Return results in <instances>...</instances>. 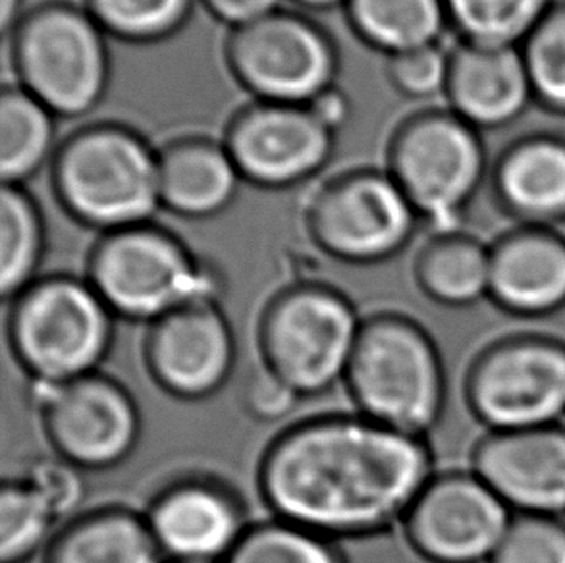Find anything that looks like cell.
I'll list each match as a JSON object with an SVG mask.
<instances>
[{"instance_id": "1", "label": "cell", "mask_w": 565, "mask_h": 563, "mask_svg": "<svg viewBox=\"0 0 565 563\" xmlns=\"http://www.w3.org/2000/svg\"><path fill=\"white\" fill-rule=\"evenodd\" d=\"M433 477L420 436L363 415H321L268 444L259 490L276 519L337 541L399 529Z\"/></svg>"}, {"instance_id": "2", "label": "cell", "mask_w": 565, "mask_h": 563, "mask_svg": "<svg viewBox=\"0 0 565 563\" xmlns=\"http://www.w3.org/2000/svg\"><path fill=\"white\" fill-rule=\"evenodd\" d=\"M53 188L85 226L118 232L149 224L161 209V152L118 124H95L54 152Z\"/></svg>"}, {"instance_id": "3", "label": "cell", "mask_w": 565, "mask_h": 563, "mask_svg": "<svg viewBox=\"0 0 565 563\" xmlns=\"http://www.w3.org/2000/svg\"><path fill=\"white\" fill-rule=\"evenodd\" d=\"M85 8L43 4L2 35V82L22 87L54 116L97 108L110 79L107 39Z\"/></svg>"}, {"instance_id": "4", "label": "cell", "mask_w": 565, "mask_h": 563, "mask_svg": "<svg viewBox=\"0 0 565 563\" xmlns=\"http://www.w3.org/2000/svg\"><path fill=\"white\" fill-rule=\"evenodd\" d=\"M344 382L360 415L399 433L423 438L443 415V361L430 336L404 315L363 320Z\"/></svg>"}, {"instance_id": "5", "label": "cell", "mask_w": 565, "mask_h": 563, "mask_svg": "<svg viewBox=\"0 0 565 563\" xmlns=\"http://www.w3.org/2000/svg\"><path fill=\"white\" fill-rule=\"evenodd\" d=\"M7 336L31 382L61 384L97 373L113 346L115 312L89 280L45 276L10 299Z\"/></svg>"}, {"instance_id": "6", "label": "cell", "mask_w": 565, "mask_h": 563, "mask_svg": "<svg viewBox=\"0 0 565 563\" xmlns=\"http://www.w3.org/2000/svg\"><path fill=\"white\" fill-rule=\"evenodd\" d=\"M361 327L358 309L342 291L319 282L294 284L260 315V363L299 397L321 396L344 381Z\"/></svg>"}, {"instance_id": "7", "label": "cell", "mask_w": 565, "mask_h": 563, "mask_svg": "<svg viewBox=\"0 0 565 563\" xmlns=\"http://www.w3.org/2000/svg\"><path fill=\"white\" fill-rule=\"evenodd\" d=\"M388 174L435 234L461 232L489 176L482 134L448 108L412 116L390 144Z\"/></svg>"}, {"instance_id": "8", "label": "cell", "mask_w": 565, "mask_h": 563, "mask_svg": "<svg viewBox=\"0 0 565 563\" xmlns=\"http://www.w3.org/2000/svg\"><path fill=\"white\" fill-rule=\"evenodd\" d=\"M87 280L115 317L154 320L182 305L216 299V276L167 230L151 224L105 234Z\"/></svg>"}, {"instance_id": "9", "label": "cell", "mask_w": 565, "mask_h": 563, "mask_svg": "<svg viewBox=\"0 0 565 563\" xmlns=\"http://www.w3.org/2000/svg\"><path fill=\"white\" fill-rule=\"evenodd\" d=\"M419 222L388 170L340 176L315 195L307 213L315 244L348 265H375L394 257L412 242Z\"/></svg>"}, {"instance_id": "10", "label": "cell", "mask_w": 565, "mask_h": 563, "mask_svg": "<svg viewBox=\"0 0 565 563\" xmlns=\"http://www.w3.org/2000/svg\"><path fill=\"white\" fill-rule=\"evenodd\" d=\"M226 56L234 77L259 103L307 107L334 87L337 49L303 15L278 10L234 30Z\"/></svg>"}, {"instance_id": "11", "label": "cell", "mask_w": 565, "mask_h": 563, "mask_svg": "<svg viewBox=\"0 0 565 563\" xmlns=\"http://www.w3.org/2000/svg\"><path fill=\"white\" fill-rule=\"evenodd\" d=\"M31 394L54 454L79 471H108L138 446V405L113 376L97 371L61 384L31 382Z\"/></svg>"}, {"instance_id": "12", "label": "cell", "mask_w": 565, "mask_h": 563, "mask_svg": "<svg viewBox=\"0 0 565 563\" xmlns=\"http://www.w3.org/2000/svg\"><path fill=\"white\" fill-rule=\"evenodd\" d=\"M467 397L494 433L556 426L565 415V348L513 340L487 351L469 374Z\"/></svg>"}, {"instance_id": "13", "label": "cell", "mask_w": 565, "mask_h": 563, "mask_svg": "<svg viewBox=\"0 0 565 563\" xmlns=\"http://www.w3.org/2000/svg\"><path fill=\"white\" fill-rule=\"evenodd\" d=\"M512 508L475 472L433 477L399 527L430 563H489L512 527Z\"/></svg>"}, {"instance_id": "14", "label": "cell", "mask_w": 565, "mask_h": 563, "mask_svg": "<svg viewBox=\"0 0 565 563\" xmlns=\"http://www.w3.org/2000/svg\"><path fill=\"white\" fill-rule=\"evenodd\" d=\"M143 359L159 389L199 402L228 382L236 365V338L216 299H199L151 322Z\"/></svg>"}, {"instance_id": "15", "label": "cell", "mask_w": 565, "mask_h": 563, "mask_svg": "<svg viewBox=\"0 0 565 563\" xmlns=\"http://www.w3.org/2000/svg\"><path fill=\"white\" fill-rule=\"evenodd\" d=\"M224 145L247 182L290 188L327 167L334 131L309 107L257 100L232 120Z\"/></svg>"}, {"instance_id": "16", "label": "cell", "mask_w": 565, "mask_h": 563, "mask_svg": "<svg viewBox=\"0 0 565 563\" xmlns=\"http://www.w3.org/2000/svg\"><path fill=\"white\" fill-rule=\"evenodd\" d=\"M146 521L174 563H224L247 531L242 500L209 477H184L157 492Z\"/></svg>"}, {"instance_id": "17", "label": "cell", "mask_w": 565, "mask_h": 563, "mask_svg": "<svg viewBox=\"0 0 565 563\" xmlns=\"http://www.w3.org/2000/svg\"><path fill=\"white\" fill-rule=\"evenodd\" d=\"M473 472L512 510L565 516L564 428L494 433L475 452Z\"/></svg>"}, {"instance_id": "18", "label": "cell", "mask_w": 565, "mask_h": 563, "mask_svg": "<svg viewBox=\"0 0 565 563\" xmlns=\"http://www.w3.org/2000/svg\"><path fill=\"white\" fill-rule=\"evenodd\" d=\"M444 97L448 110L481 134L512 126L535 105L525 62L513 46L459 43L450 51Z\"/></svg>"}, {"instance_id": "19", "label": "cell", "mask_w": 565, "mask_h": 563, "mask_svg": "<svg viewBox=\"0 0 565 563\" xmlns=\"http://www.w3.org/2000/svg\"><path fill=\"white\" fill-rule=\"evenodd\" d=\"M490 297L515 315L541 317L565 305V237L518 226L490 247Z\"/></svg>"}, {"instance_id": "20", "label": "cell", "mask_w": 565, "mask_h": 563, "mask_svg": "<svg viewBox=\"0 0 565 563\" xmlns=\"http://www.w3.org/2000/svg\"><path fill=\"white\" fill-rule=\"evenodd\" d=\"M497 203L520 226L565 222V138L529 134L498 155L490 170Z\"/></svg>"}, {"instance_id": "21", "label": "cell", "mask_w": 565, "mask_h": 563, "mask_svg": "<svg viewBox=\"0 0 565 563\" xmlns=\"http://www.w3.org/2000/svg\"><path fill=\"white\" fill-rule=\"evenodd\" d=\"M244 178L224 144L191 138L161 151V203L184 219H209L228 209Z\"/></svg>"}, {"instance_id": "22", "label": "cell", "mask_w": 565, "mask_h": 563, "mask_svg": "<svg viewBox=\"0 0 565 563\" xmlns=\"http://www.w3.org/2000/svg\"><path fill=\"white\" fill-rule=\"evenodd\" d=\"M146 516L105 506L68 521L46 546L45 563H161Z\"/></svg>"}, {"instance_id": "23", "label": "cell", "mask_w": 565, "mask_h": 563, "mask_svg": "<svg viewBox=\"0 0 565 563\" xmlns=\"http://www.w3.org/2000/svg\"><path fill=\"white\" fill-rule=\"evenodd\" d=\"M345 12L355 33L390 59L440 45L450 30L444 0H348Z\"/></svg>"}, {"instance_id": "24", "label": "cell", "mask_w": 565, "mask_h": 563, "mask_svg": "<svg viewBox=\"0 0 565 563\" xmlns=\"http://www.w3.org/2000/svg\"><path fill=\"white\" fill-rule=\"evenodd\" d=\"M415 278L433 301L477 304L490 296V247L463 232L435 234L417 257Z\"/></svg>"}, {"instance_id": "25", "label": "cell", "mask_w": 565, "mask_h": 563, "mask_svg": "<svg viewBox=\"0 0 565 563\" xmlns=\"http://www.w3.org/2000/svg\"><path fill=\"white\" fill-rule=\"evenodd\" d=\"M56 116L22 87H4L0 97V176L4 185H22L54 157Z\"/></svg>"}, {"instance_id": "26", "label": "cell", "mask_w": 565, "mask_h": 563, "mask_svg": "<svg viewBox=\"0 0 565 563\" xmlns=\"http://www.w3.org/2000/svg\"><path fill=\"white\" fill-rule=\"evenodd\" d=\"M0 291L10 301L38 280L43 252L45 224L38 203L22 185H2L0 193Z\"/></svg>"}, {"instance_id": "27", "label": "cell", "mask_w": 565, "mask_h": 563, "mask_svg": "<svg viewBox=\"0 0 565 563\" xmlns=\"http://www.w3.org/2000/svg\"><path fill=\"white\" fill-rule=\"evenodd\" d=\"M558 0H444L459 43L520 49Z\"/></svg>"}, {"instance_id": "28", "label": "cell", "mask_w": 565, "mask_h": 563, "mask_svg": "<svg viewBox=\"0 0 565 563\" xmlns=\"http://www.w3.org/2000/svg\"><path fill=\"white\" fill-rule=\"evenodd\" d=\"M56 511L25 477L7 479L0 490V562L25 563L53 541Z\"/></svg>"}, {"instance_id": "29", "label": "cell", "mask_w": 565, "mask_h": 563, "mask_svg": "<svg viewBox=\"0 0 565 563\" xmlns=\"http://www.w3.org/2000/svg\"><path fill=\"white\" fill-rule=\"evenodd\" d=\"M224 563H348L337 542L282 519L247 527Z\"/></svg>"}, {"instance_id": "30", "label": "cell", "mask_w": 565, "mask_h": 563, "mask_svg": "<svg viewBox=\"0 0 565 563\" xmlns=\"http://www.w3.org/2000/svg\"><path fill=\"white\" fill-rule=\"evenodd\" d=\"M195 0H85V10L107 35L130 43H154L177 33Z\"/></svg>"}, {"instance_id": "31", "label": "cell", "mask_w": 565, "mask_h": 563, "mask_svg": "<svg viewBox=\"0 0 565 563\" xmlns=\"http://www.w3.org/2000/svg\"><path fill=\"white\" fill-rule=\"evenodd\" d=\"M520 51L536 107L565 118V0L552 7Z\"/></svg>"}, {"instance_id": "32", "label": "cell", "mask_w": 565, "mask_h": 563, "mask_svg": "<svg viewBox=\"0 0 565 563\" xmlns=\"http://www.w3.org/2000/svg\"><path fill=\"white\" fill-rule=\"evenodd\" d=\"M490 563H565V525L556 518H513Z\"/></svg>"}, {"instance_id": "33", "label": "cell", "mask_w": 565, "mask_h": 563, "mask_svg": "<svg viewBox=\"0 0 565 563\" xmlns=\"http://www.w3.org/2000/svg\"><path fill=\"white\" fill-rule=\"evenodd\" d=\"M390 82L409 99H433L446 93L450 74V51L443 46H423L390 59Z\"/></svg>"}, {"instance_id": "34", "label": "cell", "mask_w": 565, "mask_h": 563, "mask_svg": "<svg viewBox=\"0 0 565 563\" xmlns=\"http://www.w3.org/2000/svg\"><path fill=\"white\" fill-rule=\"evenodd\" d=\"M239 397L245 413L265 425L286 419L301 400L290 384L263 363L245 379Z\"/></svg>"}, {"instance_id": "35", "label": "cell", "mask_w": 565, "mask_h": 563, "mask_svg": "<svg viewBox=\"0 0 565 563\" xmlns=\"http://www.w3.org/2000/svg\"><path fill=\"white\" fill-rule=\"evenodd\" d=\"M23 477L45 496L46 502L53 506L58 518H64L76 510L84 498L85 485L82 471L76 465L64 461L62 457H46L35 461Z\"/></svg>"}, {"instance_id": "36", "label": "cell", "mask_w": 565, "mask_h": 563, "mask_svg": "<svg viewBox=\"0 0 565 563\" xmlns=\"http://www.w3.org/2000/svg\"><path fill=\"white\" fill-rule=\"evenodd\" d=\"M206 10L234 30L259 22L280 10L282 0H201Z\"/></svg>"}, {"instance_id": "37", "label": "cell", "mask_w": 565, "mask_h": 563, "mask_svg": "<svg viewBox=\"0 0 565 563\" xmlns=\"http://www.w3.org/2000/svg\"><path fill=\"white\" fill-rule=\"evenodd\" d=\"M307 107H309V110H311L330 131H334V134L350 120V115H352L350 100H348L344 93L337 89V85L321 93V95H319L313 103H309Z\"/></svg>"}, {"instance_id": "38", "label": "cell", "mask_w": 565, "mask_h": 563, "mask_svg": "<svg viewBox=\"0 0 565 563\" xmlns=\"http://www.w3.org/2000/svg\"><path fill=\"white\" fill-rule=\"evenodd\" d=\"M23 0H0V30L8 35L22 22Z\"/></svg>"}, {"instance_id": "39", "label": "cell", "mask_w": 565, "mask_h": 563, "mask_svg": "<svg viewBox=\"0 0 565 563\" xmlns=\"http://www.w3.org/2000/svg\"><path fill=\"white\" fill-rule=\"evenodd\" d=\"M301 7L311 8V10H332V8L345 7L348 0H294Z\"/></svg>"}]
</instances>
